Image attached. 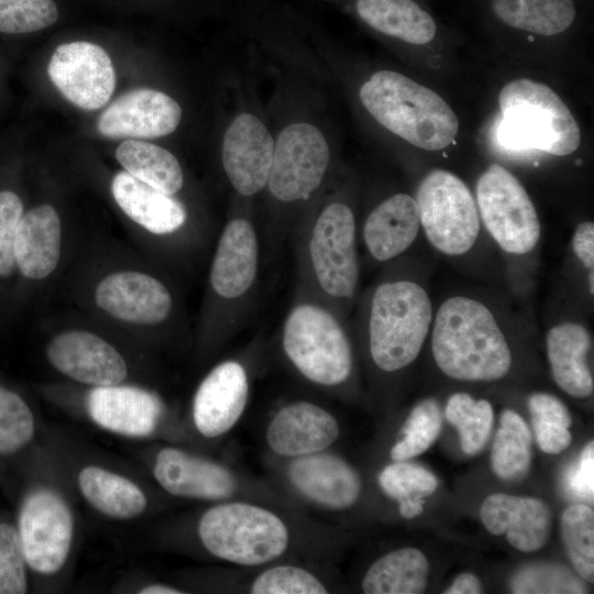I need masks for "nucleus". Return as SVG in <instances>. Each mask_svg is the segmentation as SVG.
I'll return each instance as SVG.
<instances>
[{
    "label": "nucleus",
    "instance_id": "nucleus-33",
    "mask_svg": "<svg viewBox=\"0 0 594 594\" xmlns=\"http://www.w3.org/2000/svg\"><path fill=\"white\" fill-rule=\"evenodd\" d=\"M383 492L398 502L403 518L411 519L424 510V498L438 487L437 477L427 469L405 461H394L378 475Z\"/></svg>",
    "mask_w": 594,
    "mask_h": 594
},
{
    "label": "nucleus",
    "instance_id": "nucleus-18",
    "mask_svg": "<svg viewBox=\"0 0 594 594\" xmlns=\"http://www.w3.org/2000/svg\"><path fill=\"white\" fill-rule=\"evenodd\" d=\"M274 144L257 117L242 113L231 122L223 138L222 165L237 194L253 197L265 189Z\"/></svg>",
    "mask_w": 594,
    "mask_h": 594
},
{
    "label": "nucleus",
    "instance_id": "nucleus-20",
    "mask_svg": "<svg viewBox=\"0 0 594 594\" xmlns=\"http://www.w3.org/2000/svg\"><path fill=\"white\" fill-rule=\"evenodd\" d=\"M46 354L57 371L89 385H118L128 374L122 355L102 338L84 330L57 334Z\"/></svg>",
    "mask_w": 594,
    "mask_h": 594
},
{
    "label": "nucleus",
    "instance_id": "nucleus-6",
    "mask_svg": "<svg viewBox=\"0 0 594 594\" xmlns=\"http://www.w3.org/2000/svg\"><path fill=\"white\" fill-rule=\"evenodd\" d=\"M263 240L252 218L235 213L226 222L209 273L208 328L215 342L234 336L245 322L258 289Z\"/></svg>",
    "mask_w": 594,
    "mask_h": 594
},
{
    "label": "nucleus",
    "instance_id": "nucleus-21",
    "mask_svg": "<svg viewBox=\"0 0 594 594\" xmlns=\"http://www.w3.org/2000/svg\"><path fill=\"white\" fill-rule=\"evenodd\" d=\"M97 305L117 319L139 324H160L172 315L174 300L157 278L140 272L105 277L95 293Z\"/></svg>",
    "mask_w": 594,
    "mask_h": 594
},
{
    "label": "nucleus",
    "instance_id": "nucleus-37",
    "mask_svg": "<svg viewBox=\"0 0 594 594\" xmlns=\"http://www.w3.org/2000/svg\"><path fill=\"white\" fill-rule=\"evenodd\" d=\"M528 408L537 443L543 452L558 454L571 444L572 417L559 398L535 393L528 399Z\"/></svg>",
    "mask_w": 594,
    "mask_h": 594
},
{
    "label": "nucleus",
    "instance_id": "nucleus-10",
    "mask_svg": "<svg viewBox=\"0 0 594 594\" xmlns=\"http://www.w3.org/2000/svg\"><path fill=\"white\" fill-rule=\"evenodd\" d=\"M416 202L428 242L441 254L461 256L479 239L481 219L465 183L451 172L436 169L418 185Z\"/></svg>",
    "mask_w": 594,
    "mask_h": 594
},
{
    "label": "nucleus",
    "instance_id": "nucleus-32",
    "mask_svg": "<svg viewBox=\"0 0 594 594\" xmlns=\"http://www.w3.org/2000/svg\"><path fill=\"white\" fill-rule=\"evenodd\" d=\"M492 9L504 24L546 36L568 30L576 13L573 0H492Z\"/></svg>",
    "mask_w": 594,
    "mask_h": 594
},
{
    "label": "nucleus",
    "instance_id": "nucleus-17",
    "mask_svg": "<svg viewBox=\"0 0 594 594\" xmlns=\"http://www.w3.org/2000/svg\"><path fill=\"white\" fill-rule=\"evenodd\" d=\"M250 391V369L243 359L213 366L194 396L193 419L198 432L213 439L233 429L245 411Z\"/></svg>",
    "mask_w": 594,
    "mask_h": 594
},
{
    "label": "nucleus",
    "instance_id": "nucleus-25",
    "mask_svg": "<svg viewBox=\"0 0 594 594\" xmlns=\"http://www.w3.org/2000/svg\"><path fill=\"white\" fill-rule=\"evenodd\" d=\"M592 338L587 328L574 320L553 324L546 336V349L556 384L575 398L593 394L594 382L588 364Z\"/></svg>",
    "mask_w": 594,
    "mask_h": 594
},
{
    "label": "nucleus",
    "instance_id": "nucleus-7",
    "mask_svg": "<svg viewBox=\"0 0 594 594\" xmlns=\"http://www.w3.org/2000/svg\"><path fill=\"white\" fill-rule=\"evenodd\" d=\"M360 99L378 123L416 147L439 151L458 134L459 120L450 106L433 90L399 73L373 74L362 85Z\"/></svg>",
    "mask_w": 594,
    "mask_h": 594
},
{
    "label": "nucleus",
    "instance_id": "nucleus-11",
    "mask_svg": "<svg viewBox=\"0 0 594 594\" xmlns=\"http://www.w3.org/2000/svg\"><path fill=\"white\" fill-rule=\"evenodd\" d=\"M475 201L481 222L503 252L522 256L536 249L541 235L536 207L509 170L491 164L477 179Z\"/></svg>",
    "mask_w": 594,
    "mask_h": 594
},
{
    "label": "nucleus",
    "instance_id": "nucleus-2",
    "mask_svg": "<svg viewBox=\"0 0 594 594\" xmlns=\"http://www.w3.org/2000/svg\"><path fill=\"white\" fill-rule=\"evenodd\" d=\"M312 527L289 506L237 498L218 502L199 518L197 535L220 561L256 569L312 550Z\"/></svg>",
    "mask_w": 594,
    "mask_h": 594
},
{
    "label": "nucleus",
    "instance_id": "nucleus-46",
    "mask_svg": "<svg viewBox=\"0 0 594 594\" xmlns=\"http://www.w3.org/2000/svg\"><path fill=\"white\" fill-rule=\"evenodd\" d=\"M572 251L578 261L587 270L594 273V223L583 221L578 224L572 235Z\"/></svg>",
    "mask_w": 594,
    "mask_h": 594
},
{
    "label": "nucleus",
    "instance_id": "nucleus-43",
    "mask_svg": "<svg viewBox=\"0 0 594 594\" xmlns=\"http://www.w3.org/2000/svg\"><path fill=\"white\" fill-rule=\"evenodd\" d=\"M25 562L18 530L0 524V594L26 592Z\"/></svg>",
    "mask_w": 594,
    "mask_h": 594
},
{
    "label": "nucleus",
    "instance_id": "nucleus-4",
    "mask_svg": "<svg viewBox=\"0 0 594 594\" xmlns=\"http://www.w3.org/2000/svg\"><path fill=\"white\" fill-rule=\"evenodd\" d=\"M502 312L482 297L454 294L435 310L431 352L438 369L463 382H494L513 365V352Z\"/></svg>",
    "mask_w": 594,
    "mask_h": 594
},
{
    "label": "nucleus",
    "instance_id": "nucleus-27",
    "mask_svg": "<svg viewBox=\"0 0 594 594\" xmlns=\"http://www.w3.org/2000/svg\"><path fill=\"white\" fill-rule=\"evenodd\" d=\"M62 227L51 205H40L23 213L14 239L15 265L29 278L42 279L57 266Z\"/></svg>",
    "mask_w": 594,
    "mask_h": 594
},
{
    "label": "nucleus",
    "instance_id": "nucleus-8",
    "mask_svg": "<svg viewBox=\"0 0 594 594\" xmlns=\"http://www.w3.org/2000/svg\"><path fill=\"white\" fill-rule=\"evenodd\" d=\"M329 165V145L315 125L294 123L278 135L265 189L283 211L273 237L263 251L266 262L276 255L287 238H290V209L298 208L315 196L326 178Z\"/></svg>",
    "mask_w": 594,
    "mask_h": 594
},
{
    "label": "nucleus",
    "instance_id": "nucleus-28",
    "mask_svg": "<svg viewBox=\"0 0 594 594\" xmlns=\"http://www.w3.org/2000/svg\"><path fill=\"white\" fill-rule=\"evenodd\" d=\"M359 16L374 30L410 44L432 41V16L414 0H358Z\"/></svg>",
    "mask_w": 594,
    "mask_h": 594
},
{
    "label": "nucleus",
    "instance_id": "nucleus-45",
    "mask_svg": "<svg viewBox=\"0 0 594 594\" xmlns=\"http://www.w3.org/2000/svg\"><path fill=\"white\" fill-rule=\"evenodd\" d=\"M594 442L591 441L583 449L579 460L568 474L570 491L582 498L593 499L594 493Z\"/></svg>",
    "mask_w": 594,
    "mask_h": 594
},
{
    "label": "nucleus",
    "instance_id": "nucleus-47",
    "mask_svg": "<svg viewBox=\"0 0 594 594\" xmlns=\"http://www.w3.org/2000/svg\"><path fill=\"white\" fill-rule=\"evenodd\" d=\"M446 594H480L482 585L472 573L464 572L455 578L453 583L444 591Z\"/></svg>",
    "mask_w": 594,
    "mask_h": 594
},
{
    "label": "nucleus",
    "instance_id": "nucleus-35",
    "mask_svg": "<svg viewBox=\"0 0 594 594\" xmlns=\"http://www.w3.org/2000/svg\"><path fill=\"white\" fill-rule=\"evenodd\" d=\"M246 580L243 591L251 594H326V578L306 564L283 560L261 568Z\"/></svg>",
    "mask_w": 594,
    "mask_h": 594
},
{
    "label": "nucleus",
    "instance_id": "nucleus-48",
    "mask_svg": "<svg viewBox=\"0 0 594 594\" xmlns=\"http://www.w3.org/2000/svg\"><path fill=\"white\" fill-rule=\"evenodd\" d=\"M141 594H182L184 591L165 584H152L143 587Z\"/></svg>",
    "mask_w": 594,
    "mask_h": 594
},
{
    "label": "nucleus",
    "instance_id": "nucleus-22",
    "mask_svg": "<svg viewBox=\"0 0 594 594\" xmlns=\"http://www.w3.org/2000/svg\"><path fill=\"white\" fill-rule=\"evenodd\" d=\"M480 517L488 532L505 534L510 546L519 551H537L548 541L551 513L541 499L492 494L482 503Z\"/></svg>",
    "mask_w": 594,
    "mask_h": 594
},
{
    "label": "nucleus",
    "instance_id": "nucleus-16",
    "mask_svg": "<svg viewBox=\"0 0 594 594\" xmlns=\"http://www.w3.org/2000/svg\"><path fill=\"white\" fill-rule=\"evenodd\" d=\"M341 433L332 411L315 400L297 398L279 405L264 432L275 459H293L330 450Z\"/></svg>",
    "mask_w": 594,
    "mask_h": 594
},
{
    "label": "nucleus",
    "instance_id": "nucleus-5",
    "mask_svg": "<svg viewBox=\"0 0 594 594\" xmlns=\"http://www.w3.org/2000/svg\"><path fill=\"white\" fill-rule=\"evenodd\" d=\"M278 346L288 369L321 392H343L354 378L355 352L346 320L314 298L294 293Z\"/></svg>",
    "mask_w": 594,
    "mask_h": 594
},
{
    "label": "nucleus",
    "instance_id": "nucleus-39",
    "mask_svg": "<svg viewBox=\"0 0 594 594\" xmlns=\"http://www.w3.org/2000/svg\"><path fill=\"white\" fill-rule=\"evenodd\" d=\"M440 430L438 403L432 398L420 402L407 417L400 430V439L391 449V459L406 461L424 453L436 441Z\"/></svg>",
    "mask_w": 594,
    "mask_h": 594
},
{
    "label": "nucleus",
    "instance_id": "nucleus-3",
    "mask_svg": "<svg viewBox=\"0 0 594 594\" xmlns=\"http://www.w3.org/2000/svg\"><path fill=\"white\" fill-rule=\"evenodd\" d=\"M355 307L356 333L377 373L393 375L416 361L430 334L435 312L418 279L388 270L358 298Z\"/></svg>",
    "mask_w": 594,
    "mask_h": 594
},
{
    "label": "nucleus",
    "instance_id": "nucleus-31",
    "mask_svg": "<svg viewBox=\"0 0 594 594\" xmlns=\"http://www.w3.org/2000/svg\"><path fill=\"white\" fill-rule=\"evenodd\" d=\"M78 484L85 498L100 513L119 519L139 516L146 497L133 482L97 466L82 469Z\"/></svg>",
    "mask_w": 594,
    "mask_h": 594
},
{
    "label": "nucleus",
    "instance_id": "nucleus-34",
    "mask_svg": "<svg viewBox=\"0 0 594 594\" xmlns=\"http://www.w3.org/2000/svg\"><path fill=\"white\" fill-rule=\"evenodd\" d=\"M531 432L516 411L501 415L491 454L494 473L503 480H516L528 471L531 460Z\"/></svg>",
    "mask_w": 594,
    "mask_h": 594
},
{
    "label": "nucleus",
    "instance_id": "nucleus-42",
    "mask_svg": "<svg viewBox=\"0 0 594 594\" xmlns=\"http://www.w3.org/2000/svg\"><path fill=\"white\" fill-rule=\"evenodd\" d=\"M513 593H584L585 586L565 568L526 566L513 578Z\"/></svg>",
    "mask_w": 594,
    "mask_h": 594
},
{
    "label": "nucleus",
    "instance_id": "nucleus-30",
    "mask_svg": "<svg viewBox=\"0 0 594 594\" xmlns=\"http://www.w3.org/2000/svg\"><path fill=\"white\" fill-rule=\"evenodd\" d=\"M116 158L129 174L164 194L174 196L184 186L178 160L164 147L129 139L117 147Z\"/></svg>",
    "mask_w": 594,
    "mask_h": 594
},
{
    "label": "nucleus",
    "instance_id": "nucleus-38",
    "mask_svg": "<svg viewBox=\"0 0 594 594\" xmlns=\"http://www.w3.org/2000/svg\"><path fill=\"white\" fill-rule=\"evenodd\" d=\"M561 539L568 557L585 581L594 580V513L585 504H573L562 514Z\"/></svg>",
    "mask_w": 594,
    "mask_h": 594
},
{
    "label": "nucleus",
    "instance_id": "nucleus-9",
    "mask_svg": "<svg viewBox=\"0 0 594 594\" xmlns=\"http://www.w3.org/2000/svg\"><path fill=\"white\" fill-rule=\"evenodd\" d=\"M501 141L513 148H535L565 156L580 145L579 125L562 99L544 84L520 78L499 92Z\"/></svg>",
    "mask_w": 594,
    "mask_h": 594
},
{
    "label": "nucleus",
    "instance_id": "nucleus-26",
    "mask_svg": "<svg viewBox=\"0 0 594 594\" xmlns=\"http://www.w3.org/2000/svg\"><path fill=\"white\" fill-rule=\"evenodd\" d=\"M111 191L122 211L153 234H175L187 222V210L178 199L148 186L127 170L114 175Z\"/></svg>",
    "mask_w": 594,
    "mask_h": 594
},
{
    "label": "nucleus",
    "instance_id": "nucleus-24",
    "mask_svg": "<svg viewBox=\"0 0 594 594\" xmlns=\"http://www.w3.org/2000/svg\"><path fill=\"white\" fill-rule=\"evenodd\" d=\"M420 229L416 199L398 193L384 199L367 215L361 237L374 262L389 263L414 244Z\"/></svg>",
    "mask_w": 594,
    "mask_h": 594
},
{
    "label": "nucleus",
    "instance_id": "nucleus-19",
    "mask_svg": "<svg viewBox=\"0 0 594 594\" xmlns=\"http://www.w3.org/2000/svg\"><path fill=\"white\" fill-rule=\"evenodd\" d=\"M179 105L166 94L138 88L116 99L98 119V131L110 139H154L176 130Z\"/></svg>",
    "mask_w": 594,
    "mask_h": 594
},
{
    "label": "nucleus",
    "instance_id": "nucleus-12",
    "mask_svg": "<svg viewBox=\"0 0 594 594\" xmlns=\"http://www.w3.org/2000/svg\"><path fill=\"white\" fill-rule=\"evenodd\" d=\"M154 476L169 494L178 497L223 502L245 498L293 506L278 492L252 484L230 468L177 448L162 449L155 459Z\"/></svg>",
    "mask_w": 594,
    "mask_h": 594
},
{
    "label": "nucleus",
    "instance_id": "nucleus-36",
    "mask_svg": "<svg viewBox=\"0 0 594 594\" xmlns=\"http://www.w3.org/2000/svg\"><path fill=\"white\" fill-rule=\"evenodd\" d=\"M444 415L459 430L461 448L466 454L474 455L483 449L494 421L490 402L455 393L448 399Z\"/></svg>",
    "mask_w": 594,
    "mask_h": 594
},
{
    "label": "nucleus",
    "instance_id": "nucleus-14",
    "mask_svg": "<svg viewBox=\"0 0 594 594\" xmlns=\"http://www.w3.org/2000/svg\"><path fill=\"white\" fill-rule=\"evenodd\" d=\"M73 531L72 513L56 493L40 490L24 501L18 532L25 561L34 571L52 574L64 565Z\"/></svg>",
    "mask_w": 594,
    "mask_h": 594
},
{
    "label": "nucleus",
    "instance_id": "nucleus-41",
    "mask_svg": "<svg viewBox=\"0 0 594 594\" xmlns=\"http://www.w3.org/2000/svg\"><path fill=\"white\" fill-rule=\"evenodd\" d=\"M34 435L33 415L15 393L0 387V453L11 454L26 446Z\"/></svg>",
    "mask_w": 594,
    "mask_h": 594
},
{
    "label": "nucleus",
    "instance_id": "nucleus-1",
    "mask_svg": "<svg viewBox=\"0 0 594 594\" xmlns=\"http://www.w3.org/2000/svg\"><path fill=\"white\" fill-rule=\"evenodd\" d=\"M290 239L295 250L294 293L328 306L346 320L359 298L358 223L352 207L332 199L299 218Z\"/></svg>",
    "mask_w": 594,
    "mask_h": 594
},
{
    "label": "nucleus",
    "instance_id": "nucleus-13",
    "mask_svg": "<svg viewBox=\"0 0 594 594\" xmlns=\"http://www.w3.org/2000/svg\"><path fill=\"white\" fill-rule=\"evenodd\" d=\"M279 460L280 482L288 493L322 512L352 508L362 494L359 472L330 450Z\"/></svg>",
    "mask_w": 594,
    "mask_h": 594
},
{
    "label": "nucleus",
    "instance_id": "nucleus-23",
    "mask_svg": "<svg viewBox=\"0 0 594 594\" xmlns=\"http://www.w3.org/2000/svg\"><path fill=\"white\" fill-rule=\"evenodd\" d=\"M92 420L112 432L146 437L155 431L164 413L155 394L132 386H97L87 399Z\"/></svg>",
    "mask_w": 594,
    "mask_h": 594
},
{
    "label": "nucleus",
    "instance_id": "nucleus-15",
    "mask_svg": "<svg viewBox=\"0 0 594 594\" xmlns=\"http://www.w3.org/2000/svg\"><path fill=\"white\" fill-rule=\"evenodd\" d=\"M47 73L61 94L85 110L103 107L116 88V73L110 56L91 42L75 41L58 45L50 59Z\"/></svg>",
    "mask_w": 594,
    "mask_h": 594
},
{
    "label": "nucleus",
    "instance_id": "nucleus-29",
    "mask_svg": "<svg viewBox=\"0 0 594 594\" xmlns=\"http://www.w3.org/2000/svg\"><path fill=\"white\" fill-rule=\"evenodd\" d=\"M429 562L416 548L389 551L375 560L363 576L366 594H419L427 586Z\"/></svg>",
    "mask_w": 594,
    "mask_h": 594
},
{
    "label": "nucleus",
    "instance_id": "nucleus-44",
    "mask_svg": "<svg viewBox=\"0 0 594 594\" xmlns=\"http://www.w3.org/2000/svg\"><path fill=\"white\" fill-rule=\"evenodd\" d=\"M23 215V204L12 190L0 191V276H9L15 266L14 239Z\"/></svg>",
    "mask_w": 594,
    "mask_h": 594
},
{
    "label": "nucleus",
    "instance_id": "nucleus-40",
    "mask_svg": "<svg viewBox=\"0 0 594 594\" xmlns=\"http://www.w3.org/2000/svg\"><path fill=\"white\" fill-rule=\"evenodd\" d=\"M58 19L53 0H0V34L18 35L41 31Z\"/></svg>",
    "mask_w": 594,
    "mask_h": 594
}]
</instances>
